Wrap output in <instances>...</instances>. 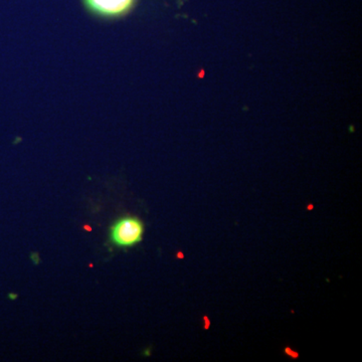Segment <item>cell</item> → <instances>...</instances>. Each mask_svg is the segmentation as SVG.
I'll return each mask as SVG.
<instances>
[{"label":"cell","mask_w":362,"mask_h":362,"mask_svg":"<svg viewBox=\"0 0 362 362\" xmlns=\"http://www.w3.org/2000/svg\"><path fill=\"white\" fill-rule=\"evenodd\" d=\"M144 225L139 218L126 216L114 223L110 230L112 243L119 247H131L143 239Z\"/></svg>","instance_id":"cell-1"},{"label":"cell","mask_w":362,"mask_h":362,"mask_svg":"<svg viewBox=\"0 0 362 362\" xmlns=\"http://www.w3.org/2000/svg\"><path fill=\"white\" fill-rule=\"evenodd\" d=\"M85 2L94 13L113 18L129 11L135 0H85Z\"/></svg>","instance_id":"cell-2"},{"label":"cell","mask_w":362,"mask_h":362,"mask_svg":"<svg viewBox=\"0 0 362 362\" xmlns=\"http://www.w3.org/2000/svg\"><path fill=\"white\" fill-rule=\"evenodd\" d=\"M33 263H35V264L39 263L40 259H39V256H37V254H33Z\"/></svg>","instance_id":"cell-3"}]
</instances>
